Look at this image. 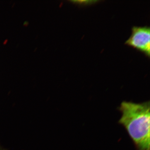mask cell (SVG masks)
Segmentation results:
<instances>
[{"label":"cell","mask_w":150,"mask_h":150,"mask_svg":"<svg viewBox=\"0 0 150 150\" xmlns=\"http://www.w3.org/2000/svg\"><path fill=\"white\" fill-rule=\"evenodd\" d=\"M150 101L121 102L118 123L124 127L137 150H150Z\"/></svg>","instance_id":"cell-1"},{"label":"cell","mask_w":150,"mask_h":150,"mask_svg":"<svg viewBox=\"0 0 150 150\" xmlns=\"http://www.w3.org/2000/svg\"><path fill=\"white\" fill-rule=\"evenodd\" d=\"M125 44L141 51L148 57L150 54V29L148 26H134Z\"/></svg>","instance_id":"cell-2"}]
</instances>
